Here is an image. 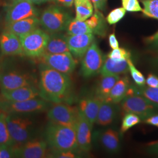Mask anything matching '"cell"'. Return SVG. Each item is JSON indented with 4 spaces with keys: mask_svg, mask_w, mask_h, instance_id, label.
Returning a JSON list of instances; mask_svg holds the SVG:
<instances>
[{
    "mask_svg": "<svg viewBox=\"0 0 158 158\" xmlns=\"http://www.w3.org/2000/svg\"><path fill=\"white\" fill-rule=\"evenodd\" d=\"M40 96L53 103L68 102L72 93V80L69 74L41 63L39 66Z\"/></svg>",
    "mask_w": 158,
    "mask_h": 158,
    "instance_id": "obj_1",
    "label": "cell"
},
{
    "mask_svg": "<svg viewBox=\"0 0 158 158\" xmlns=\"http://www.w3.org/2000/svg\"><path fill=\"white\" fill-rule=\"evenodd\" d=\"M47 143L56 151H74L77 143L75 127L50 122L45 132Z\"/></svg>",
    "mask_w": 158,
    "mask_h": 158,
    "instance_id": "obj_2",
    "label": "cell"
},
{
    "mask_svg": "<svg viewBox=\"0 0 158 158\" xmlns=\"http://www.w3.org/2000/svg\"><path fill=\"white\" fill-rule=\"evenodd\" d=\"M72 19L71 14L62 6H52L41 14L40 25L47 33L55 34L65 31Z\"/></svg>",
    "mask_w": 158,
    "mask_h": 158,
    "instance_id": "obj_3",
    "label": "cell"
},
{
    "mask_svg": "<svg viewBox=\"0 0 158 158\" xmlns=\"http://www.w3.org/2000/svg\"><path fill=\"white\" fill-rule=\"evenodd\" d=\"M6 123L14 145H19L32 138L33 122L19 114H6Z\"/></svg>",
    "mask_w": 158,
    "mask_h": 158,
    "instance_id": "obj_4",
    "label": "cell"
},
{
    "mask_svg": "<svg viewBox=\"0 0 158 158\" xmlns=\"http://www.w3.org/2000/svg\"><path fill=\"white\" fill-rule=\"evenodd\" d=\"M48 108L49 102L41 97L22 102H13L5 99L0 100V111L6 114L21 115L40 113Z\"/></svg>",
    "mask_w": 158,
    "mask_h": 158,
    "instance_id": "obj_5",
    "label": "cell"
},
{
    "mask_svg": "<svg viewBox=\"0 0 158 158\" xmlns=\"http://www.w3.org/2000/svg\"><path fill=\"white\" fill-rule=\"evenodd\" d=\"M19 37L21 41L23 55L32 58H40L44 54L49 35L38 28Z\"/></svg>",
    "mask_w": 158,
    "mask_h": 158,
    "instance_id": "obj_6",
    "label": "cell"
},
{
    "mask_svg": "<svg viewBox=\"0 0 158 158\" xmlns=\"http://www.w3.org/2000/svg\"><path fill=\"white\" fill-rule=\"evenodd\" d=\"M121 106L124 113H132L138 115L141 119L158 114V108L143 96L131 93L125 96L121 102Z\"/></svg>",
    "mask_w": 158,
    "mask_h": 158,
    "instance_id": "obj_7",
    "label": "cell"
},
{
    "mask_svg": "<svg viewBox=\"0 0 158 158\" xmlns=\"http://www.w3.org/2000/svg\"><path fill=\"white\" fill-rule=\"evenodd\" d=\"M105 56L94 42L83 57L80 73L85 78H89L100 73Z\"/></svg>",
    "mask_w": 158,
    "mask_h": 158,
    "instance_id": "obj_8",
    "label": "cell"
},
{
    "mask_svg": "<svg viewBox=\"0 0 158 158\" xmlns=\"http://www.w3.org/2000/svg\"><path fill=\"white\" fill-rule=\"evenodd\" d=\"M78 108L74 107L65 102L55 103L48 112V117L50 122L75 127L79 116Z\"/></svg>",
    "mask_w": 158,
    "mask_h": 158,
    "instance_id": "obj_9",
    "label": "cell"
},
{
    "mask_svg": "<svg viewBox=\"0 0 158 158\" xmlns=\"http://www.w3.org/2000/svg\"><path fill=\"white\" fill-rule=\"evenodd\" d=\"M33 76L17 70L0 71V87L3 91L12 90L20 87L35 85Z\"/></svg>",
    "mask_w": 158,
    "mask_h": 158,
    "instance_id": "obj_10",
    "label": "cell"
},
{
    "mask_svg": "<svg viewBox=\"0 0 158 158\" xmlns=\"http://www.w3.org/2000/svg\"><path fill=\"white\" fill-rule=\"evenodd\" d=\"M40 59L41 63L69 75L72 73L76 68V61L70 52L44 54Z\"/></svg>",
    "mask_w": 158,
    "mask_h": 158,
    "instance_id": "obj_11",
    "label": "cell"
},
{
    "mask_svg": "<svg viewBox=\"0 0 158 158\" xmlns=\"http://www.w3.org/2000/svg\"><path fill=\"white\" fill-rule=\"evenodd\" d=\"M38 15V11L28 0H12L6 9V24Z\"/></svg>",
    "mask_w": 158,
    "mask_h": 158,
    "instance_id": "obj_12",
    "label": "cell"
},
{
    "mask_svg": "<svg viewBox=\"0 0 158 158\" xmlns=\"http://www.w3.org/2000/svg\"><path fill=\"white\" fill-rule=\"evenodd\" d=\"M14 147L15 158H44L48 156L47 142L40 138H32Z\"/></svg>",
    "mask_w": 158,
    "mask_h": 158,
    "instance_id": "obj_13",
    "label": "cell"
},
{
    "mask_svg": "<svg viewBox=\"0 0 158 158\" xmlns=\"http://www.w3.org/2000/svg\"><path fill=\"white\" fill-rule=\"evenodd\" d=\"M93 125L79 111L75 127L77 147L81 151L88 152L91 147V131Z\"/></svg>",
    "mask_w": 158,
    "mask_h": 158,
    "instance_id": "obj_14",
    "label": "cell"
},
{
    "mask_svg": "<svg viewBox=\"0 0 158 158\" xmlns=\"http://www.w3.org/2000/svg\"><path fill=\"white\" fill-rule=\"evenodd\" d=\"M70 52L76 59H81L94 42L93 33L66 36Z\"/></svg>",
    "mask_w": 158,
    "mask_h": 158,
    "instance_id": "obj_15",
    "label": "cell"
},
{
    "mask_svg": "<svg viewBox=\"0 0 158 158\" xmlns=\"http://www.w3.org/2000/svg\"><path fill=\"white\" fill-rule=\"evenodd\" d=\"M0 49L6 56L23 55L20 38L6 30L0 35Z\"/></svg>",
    "mask_w": 158,
    "mask_h": 158,
    "instance_id": "obj_16",
    "label": "cell"
},
{
    "mask_svg": "<svg viewBox=\"0 0 158 158\" xmlns=\"http://www.w3.org/2000/svg\"><path fill=\"white\" fill-rule=\"evenodd\" d=\"M102 100L96 95L93 96L85 97L80 100L79 102V110L85 118L87 119L91 124H93L96 123L98 112Z\"/></svg>",
    "mask_w": 158,
    "mask_h": 158,
    "instance_id": "obj_17",
    "label": "cell"
},
{
    "mask_svg": "<svg viewBox=\"0 0 158 158\" xmlns=\"http://www.w3.org/2000/svg\"><path fill=\"white\" fill-rule=\"evenodd\" d=\"M3 98L13 102L26 101L40 97L39 89L35 85L20 87L12 90H1Z\"/></svg>",
    "mask_w": 158,
    "mask_h": 158,
    "instance_id": "obj_18",
    "label": "cell"
},
{
    "mask_svg": "<svg viewBox=\"0 0 158 158\" xmlns=\"http://www.w3.org/2000/svg\"><path fill=\"white\" fill-rule=\"evenodd\" d=\"M40 25V20L38 17H29L6 24L5 30L21 36L38 28Z\"/></svg>",
    "mask_w": 158,
    "mask_h": 158,
    "instance_id": "obj_19",
    "label": "cell"
},
{
    "mask_svg": "<svg viewBox=\"0 0 158 158\" xmlns=\"http://www.w3.org/2000/svg\"><path fill=\"white\" fill-rule=\"evenodd\" d=\"M66 52H70L66 35L60 32L49 35L44 54H58Z\"/></svg>",
    "mask_w": 158,
    "mask_h": 158,
    "instance_id": "obj_20",
    "label": "cell"
},
{
    "mask_svg": "<svg viewBox=\"0 0 158 158\" xmlns=\"http://www.w3.org/2000/svg\"><path fill=\"white\" fill-rule=\"evenodd\" d=\"M116 104L107 101H102L99 108L96 123L102 126L111 124L115 118L117 108Z\"/></svg>",
    "mask_w": 158,
    "mask_h": 158,
    "instance_id": "obj_21",
    "label": "cell"
},
{
    "mask_svg": "<svg viewBox=\"0 0 158 158\" xmlns=\"http://www.w3.org/2000/svg\"><path fill=\"white\" fill-rule=\"evenodd\" d=\"M93 34L104 37L107 32L106 19L100 10H95L94 12L90 18L85 21Z\"/></svg>",
    "mask_w": 158,
    "mask_h": 158,
    "instance_id": "obj_22",
    "label": "cell"
},
{
    "mask_svg": "<svg viewBox=\"0 0 158 158\" xmlns=\"http://www.w3.org/2000/svg\"><path fill=\"white\" fill-rule=\"evenodd\" d=\"M130 88V80L127 77L119 78L113 86V89L106 101L116 104L121 102L127 95Z\"/></svg>",
    "mask_w": 158,
    "mask_h": 158,
    "instance_id": "obj_23",
    "label": "cell"
},
{
    "mask_svg": "<svg viewBox=\"0 0 158 158\" xmlns=\"http://www.w3.org/2000/svg\"><path fill=\"white\" fill-rule=\"evenodd\" d=\"M129 67L127 60L117 61L107 57L104 60L100 73L102 75H119L127 73Z\"/></svg>",
    "mask_w": 158,
    "mask_h": 158,
    "instance_id": "obj_24",
    "label": "cell"
},
{
    "mask_svg": "<svg viewBox=\"0 0 158 158\" xmlns=\"http://www.w3.org/2000/svg\"><path fill=\"white\" fill-rule=\"evenodd\" d=\"M102 77L96 88L95 95L102 100H106L113 86L118 80L120 77L119 75L107 74L102 75Z\"/></svg>",
    "mask_w": 158,
    "mask_h": 158,
    "instance_id": "obj_25",
    "label": "cell"
},
{
    "mask_svg": "<svg viewBox=\"0 0 158 158\" xmlns=\"http://www.w3.org/2000/svg\"><path fill=\"white\" fill-rule=\"evenodd\" d=\"M100 142L102 147L108 152H117L120 148L118 132L111 128L106 130L100 136Z\"/></svg>",
    "mask_w": 158,
    "mask_h": 158,
    "instance_id": "obj_26",
    "label": "cell"
},
{
    "mask_svg": "<svg viewBox=\"0 0 158 158\" xmlns=\"http://www.w3.org/2000/svg\"><path fill=\"white\" fill-rule=\"evenodd\" d=\"M76 17L75 19L85 21L93 15L94 6L90 0H74Z\"/></svg>",
    "mask_w": 158,
    "mask_h": 158,
    "instance_id": "obj_27",
    "label": "cell"
},
{
    "mask_svg": "<svg viewBox=\"0 0 158 158\" xmlns=\"http://www.w3.org/2000/svg\"><path fill=\"white\" fill-rule=\"evenodd\" d=\"M68 35H77L81 34H90L92 31L87 26L85 21H81L74 19H72L66 29Z\"/></svg>",
    "mask_w": 158,
    "mask_h": 158,
    "instance_id": "obj_28",
    "label": "cell"
},
{
    "mask_svg": "<svg viewBox=\"0 0 158 158\" xmlns=\"http://www.w3.org/2000/svg\"><path fill=\"white\" fill-rule=\"evenodd\" d=\"M6 114L0 111V146L14 145L6 123Z\"/></svg>",
    "mask_w": 158,
    "mask_h": 158,
    "instance_id": "obj_29",
    "label": "cell"
},
{
    "mask_svg": "<svg viewBox=\"0 0 158 158\" xmlns=\"http://www.w3.org/2000/svg\"><path fill=\"white\" fill-rule=\"evenodd\" d=\"M135 92L147 98L148 101L158 108V88L143 86L140 87L139 89H136L135 88Z\"/></svg>",
    "mask_w": 158,
    "mask_h": 158,
    "instance_id": "obj_30",
    "label": "cell"
},
{
    "mask_svg": "<svg viewBox=\"0 0 158 158\" xmlns=\"http://www.w3.org/2000/svg\"><path fill=\"white\" fill-rule=\"evenodd\" d=\"M143 6L144 16L158 20V0H141Z\"/></svg>",
    "mask_w": 158,
    "mask_h": 158,
    "instance_id": "obj_31",
    "label": "cell"
},
{
    "mask_svg": "<svg viewBox=\"0 0 158 158\" xmlns=\"http://www.w3.org/2000/svg\"><path fill=\"white\" fill-rule=\"evenodd\" d=\"M141 118L132 113H127L125 114L122 121V124L120 129L121 134H124L127 131L136 125L139 124L141 122Z\"/></svg>",
    "mask_w": 158,
    "mask_h": 158,
    "instance_id": "obj_32",
    "label": "cell"
},
{
    "mask_svg": "<svg viewBox=\"0 0 158 158\" xmlns=\"http://www.w3.org/2000/svg\"><path fill=\"white\" fill-rule=\"evenodd\" d=\"M128 67H129V70H130L131 76L133 79L136 85L139 87H143L145 85L146 79L143 75L142 74L141 72L138 70L136 68L135 65L132 62L131 58H130L127 60Z\"/></svg>",
    "mask_w": 158,
    "mask_h": 158,
    "instance_id": "obj_33",
    "label": "cell"
},
{
    "mask_svg": "<svg viewBox=\"0 0 158 158\" xmlns=\"http://www.w3.org/2000/svg\"><path fill=\"white\" fill-rule=\"evenodd\" d=\"M126 10L123 7L114 9L108 14L106 21L110 25H114L121 21L126 14Z\"/></svg>",
    "mask_w": 158,
    "mask_h": 158,
    "instance_id": "obj_34",
    "label": "cell"
},
{
    "mask_svg": "<svg viewBox=\"0 0 158 158\" xmlns=\"http://www.w3.org/2000/svg\"><path fill=\"white\" fill-rule=\"evenodd\" d=\"M108 57L114 60H128L131 58V53L124 48H116L113 49L107 55Z\"/></svg>",
    "mask_w": 158,
    "mask_h": 158,
    "instance_id": "obj_35",
    "label": "cell"
},
{
    "mask_svg": "<svg viewBox=\"0 0 158 158\" xmlns=\"http://www.w3.org/2000/svg\"><path fill=\"white\" fill-rule=\"evenodd\" d=\"M121 2L123 7L127 11H142V8L138 0H121Z\"/></svg>",
    "mask_w": 158,
    "mask_h": 158,
    "instance_id": "obj_36",
    "label": "cell"
},
{
    "mask_svg": "<svg viewBox=\"0 0 158 158\" xmlns=\"http://www.w3.org/2000/svg\"><path fill=\"white\" fill-rule=\"evenodd\" d=\"M15 158L14 145L0 146V158Z\"/></svg>",
    "mask_w": 158,
    "mask_h": 158,
    "instance_id": "obj_37",
    "label": "cell"
},
{
    "mask_svg": "<svg viewBox=\"0 0 158 158\" xmlns=\"http://www.w3.org/2000/svg\"><path fill=\"white\" fill-rule=\"evenodd\" d=\"M54 151L55 152L52 155L54 158H74L77 157L74 151Z\"/></svg>",
    "mask_w": 158,
    "mask_h": 158,
    "instance_id": "obj_38",
    "label": "cell"
},
{
    "mask_svg": "<svg viewBox=\"0 0 158 158\" xmlns=\"http://www.w3.org/2000/svg\"><path fill=\"white\" fill-rule=\"evenodd\" d=\"M145 84L149 87L158 88V76L154 74H149L146 79Z\"/></svg>",
    "mask_w": 158,
    "mask_h": 158,
    "instance_id": "obj_39",
    "label": "cell"
},
{
    "mask_svg": "<svg viewBox=\"0 0 158 158\" xmlns=\"http://www.w3.org/2000/svg\"><path fill=\"white\" fill-rule=\"evenodd\" d=\"M95 10L102 11L106 8L107 0H90Z\"/></svg>",
    "mask_w": 158,
    "mask_h": 158,
    "instance_id": "obj_40",
    "label": "cell"
},
{
    "mask_svg": "<svg viewBox=\"0 0 158 158\" xmlns=\"http://www.w3.org/2000/svg\"><path fill=\"white\" fill-rule=\"evenodd\" d=\"M108 42L111 48V49H114L116 48H119V43L118 40L116 38V36L114 33L110 34L108 37Z\"/></svg>",
    "mask_w": 158,
    "mask_h": 158,
    "instance_id": "obj_41",
    "label": "cell"
},
{
    "mask_svg": "<svg viewBox=\"0 0 158 158\" xmlns=\"http://www.w3.org/2000/svg\"><path fill=\"white\" fill-rule=\"evenodd\" d=\"M145 123L147 124L151 125L158 128V114L153 115L144 120Z\"/></svg>",
    "mask_w": 158,
    "mask_h": 158,
    "instance_id": "obj_42",
    "label": "cell"
},
{
    "mask_svg": "<svg viewBox=\"0 0 158 158\" xmlns=\"http://www.w3.org/2000/svg\"><path fill=\"white\" fill-rule=\"evenodd\" d=\"M57 5L63 6L65 7H70L72 6L74 0H49Z\"/></svg>",
    "mask_w": 158,
    "mask_h": 158,
    "instance_id": "obj_43",
    "label": "cell"
},
{
    "mask_svg": "<svg viewBox=\"0 0 158 158\" xmlns=\"http://www.w3.org/2000/svg\"><path fill=\"white\" fill-rule=\"evenodd\" d=\"M147 151L149 154L158 156V142L152 143V145H149L147 149Z\"/></svg>",
    "mask_w": 158,
    "mask_h": 158,
    "instance_id": "obj_44",
    "label": "cell"
},
{
    "mask_svg": "<svg viewBox=\"0 0 158 158\" xmlns=\"http://www.w3.org/2000/svg\"><path fill=\"white\" fill-rule=\"evenodd\" d=\"M148 44L150 45L151 49L158 52V38L148 43Z\"/></svg>",
    "mask_w": 158,
    "mask_h": 158,
    "instance_id": "obj_45",
    "label": "cell"
},
{
    "mask_svg": "<svg viewBox=\"0 0 158 158\" xmlns=\"http://www.w3.org/2000/svg\"><path fill=\"white\" fill-rule=\"evenodd\" d=\"M158 31L156 33H155V34L152 35H151V36H150L147 38L145 39V42H147V44H148V43L152 42V41L154 40H156V39H158Z\"/></svg>",
    "mask_w": 158,
    "mask_h": 158,
    "instance_id": "obj_46",
    "label": "cell"
},
{
    "mask_svg": "<svg viewBox=\"0 0 158 158\" xmlns=\"http://www.w3.org/2000/svg\"><path fill=\"white\" fill-rule=\"evenodd\" d=\"M28 1L31 2H32L33 4H40L49 0H28Z\"/></svg>",
    "mask_w": 158,
    "mask_h": 158,
    "instance_id": "obj_47",
    "label": "cell"
},
{
    "mask_svg": "<svg viewBox=\"0 0 158 158\" xmlns=\"http://www.w3.org/2000/svg\"><path fill=\"white\" fill-rule=\"evenodd\" d=\"M154 66H155V69H156V70L157 71V72L158 73V59L157 58L156 59V60L155 61V63H154Z\"/></svg>",
    "mask_w": 158,
    "mask_h": 158,
    "instance_id": "obj_48",
    "label": "cell"
},
{
    "mask_svg": "<svg viewBox=\"0 0 158 158\" xmlns=\"http://www.w3.org/2000/svg\"></svg>",
    "mask_w": 158,
    "mask_h": 158,
    "instance_id": "obj_49",
    "label": "cell"
}]
</instances>
